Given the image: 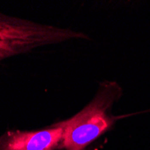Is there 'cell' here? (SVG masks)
<instances>
[{"label":"cell","mask_w":150,"mask_h":150,"mask_svg":"<svg viewBox=\"0 0 150 150\" xmlns=\"http://www.w3.org/2000/svg\"><path fill=\"white\" fill-rule=\"evenodd\" d=\"M121 94L122 89L117 82H102L93 98L80 112L60 121L63 127L61 146L65 150H85L113 126L116 117L112 113V107Z\"/></svg>","instance_id":"cell-1"},{"label":"cell","mask_w":150,"mask_h":150,"mask_svg":"<svg viewBox=\"0 0 150 150\" xmlns=\"http://www.w3.org/2000/svg\"><path fill=\"white\" fill-rule=\"evenodd\" d=\"M89 36L69 28L40 23L0 13V62L40 47Z\"/></svg>","instance_id":"cell-2"},{"label":"cell","mask_w":150,"mask_h":150,"mask_svg":"<svg viewBox=\"0 0 150 150\" xmlns=\"http://www.w3.org/2000/svg\"><path fill=\"white\" fill-rule=\"evenodd\" d=\"M62 137L60 121L40 130L7 131L0 137V150H55Z\"/></svg>","instance_id":"cell-3"}]
</instances>
